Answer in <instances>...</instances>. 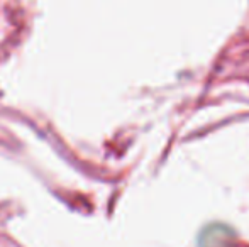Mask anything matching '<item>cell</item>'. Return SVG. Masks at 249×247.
Returning a JSON list of instances; mask_svg holds the SVG:
<instances>
[{"mask_svg":"<svg viewBox=\"0 0 249 247\" xmlns=\"http://www.w3.org/2000/svg\"><path fill=\"white\" fill-rule=\"evenodd\" d=\"M200 247H234V237L231 232L224 234V227H217L215 234L210 227L200 239Z\"/></svg>","mask_w":249,"mask_h":247,"instance_id":"obj_1","label":"cell"}]
</instances>
